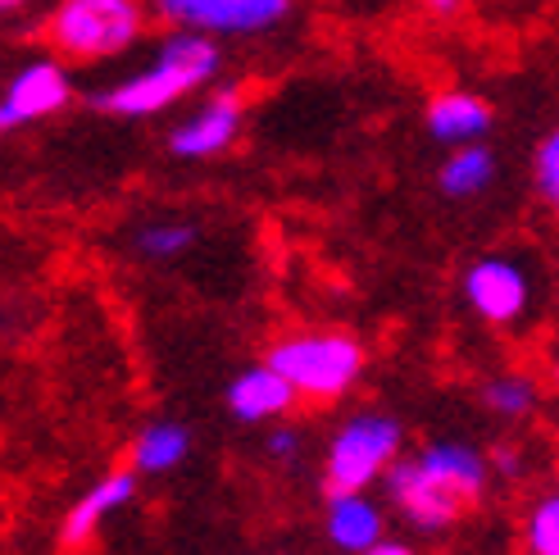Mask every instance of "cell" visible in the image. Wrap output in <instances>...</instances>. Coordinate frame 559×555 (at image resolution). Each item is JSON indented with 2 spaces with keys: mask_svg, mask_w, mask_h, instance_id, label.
I'll return each mask as SVG.
<instances>
[{
  "mask_svg": "<svg viewBox=\"0 0 559 555\" xmlns=\"http://www.w3.org/2000/svg\"><path fill=\"white\" fill-rule=\"evenodd\" d=\"M386 492L401 519L418 533H445L460 515L487 492V456L464 441H432L418 456H405L386 469Z\"/></svg>",
  "mask_w": 559,
  "mask_h": 555,
  "instance_id": "6da1fadb",
  "label": "cell"
},
{
  "mask_svg": "<svg viewBox=\"0 0 559 555\" xmlns=\"http://www.w3.org/2000/svg\"><path fill=\"white\" fill-rule=\"evenodd\" d=\"M218 64H223V55H218L214 37L178 33L174 27V33L164 37V46L155 50V60L128 73L123 82H115V87H105L96 96V105L119 119H151V115H164L169 105H178L182 96L201 92L218 73Z\"/></svg>",
  "mask_w": 559,
  "mask_h": 555,
  "instance_id": "7a4b0ae2",
  "label": "cell"
},
{
  "mask_svg": "<svg viewBox=\"0 0 559 555\" xmlns=\"http://www.w3.org/2000/svg\"><path fill=\"white\" fill-rule=\"evenodd\" d=\"M146 0H60L46 37L69 64H105L128 55L146 33Z\"/></svg>",
  "mask_w": 559,
  "mask_h": 555,
  "instance_id": "3957f363",
  "label": "cell"
},
{
  "mask_svg": "<svg viewBox=\"0 0 559 555\" xmlns=\"http://www.w3.org/2000/svg\"><path fill=\"white\" fill-rule=\"evenodd\" d=\"M264 365L287 378L296 401H342L365 378V346L342 328H305L273 342Z\"/></svg>",
  "mask_w": 559,
  "mask_h": 555,
  "instance_id": "277c9868",
  "label": "cell"
},
{
  "mask_svg": "<svg viewBox=\"0 0 559 555\" xmlns=\"http://www.w3.org/2000/svg\"><path fill=\"white\" fill-rule=\"evenodd\" d=\"M401 447H405V428L391 414H378V410L355 414L328 441V456H323L328 492H369L401 460Z\"/></svg>",
  "mask_w": 559,
  "mask_h": 555,
  "instance_id": "5b68a950",
  "label": "cell"
},
{
  "mask_svg": "<svg viewBox=\"0 0 559 555\" xmlns=\"http://www.w3.org/2000/svg\"><path fill=\"white\" fill-rule=\"evenodd\" d=\"M155 14L178 33L250 37L283 23L292 14V0H155Z\"/></svg>",
  "mask_w": 559,
  "mask_h": 555,
  "instance_id": "8992f818",
  "label": "cell"
},
{
  "mask_svg": "<svg viewBox=\"0 0 559 555\" xmlns=\"http://www.w3.org/2000/svg\"><path fill=\"white\" fill-rule=\"evenodd\" d=\"M73 101V78L60 60H33L23 64L10 87L0 92V132H23L33 123H46L50 115Z\"/></svg>",
  "mask_w": 559,
  "mask_h": 555,
  "instance_id": "52a82bcc",
  "label": "cell"
},
{
  "mask_svg": "<svg viewBox=\"0 0 559 555\" xmlns=\"http://www.w3.org/2000/svg\"><path fill=\"white\" fill-rule=\"evenodd\" d=\"M464 296L478 319H487L491 328H510L533 305V278L510 256H487L464 273Z\"/></svg>",
  "mask_w": 559,
  "mask_h": 555,
  "instance_id": "ba28073f",
  "label": "cell"
},
{
  "mask_svg": "<svg viewBox=\"0 0 559 555\" xmlns=\"http://www.w3.org/2000/svg\"><path fill=\"white\" fill-rule=\"evenodd\" d=\"M241 96L237 92H218L205 105H195L191 115L169 132V151L178 160H214L223 151H233V142L241 137Z\"/></svg>",
  "mask_w": 559,
  "mask_h": 555,
  "instance_id": "9c48e42d",
  "label": "cell"
},
{
  "mask_svg": "<svg viewBox=\"0 0 559 555\" xmlns=\"http://www.w3.org/2000/svg\"><path fill=\"white\" fill-rule=\"evenodd\" d=\"M136 496V474L132 469H115V474H105L100 483H92L87 492L73 501V510L64 515V529H60V542L69 546V551H78V546H87L92 538H96V529L100 523L115 515V510H123L128 501Z\"/></svg>",
  "mask_w": 559,
  "mask_h": 555,
  "instance_id": "30bf717a",
  "label": "cell"
},
{
  "mask_svg": "<svg viewBox=\"0 0 559 555\" xmlns=\"http://www.w3.org/2000/svg\"><path fill=\"white\" fill-rule=\"evenodd\" d=\"M378 538H386L382 506L369 492H328V542L337 551H369Z\"/></svg>",
  "mask_w": 559,
  "mask_h": 555,
  "instance_id": "8fae6325",
  "label": "cell"
},
{
  "mask_svg": "<svg viewBox=\"0 0 559 555\" xmlns=\"http://www.w3.org/2000/svg\"><path fill=\"white\" fill-rule=\"evenodd\" d=\"M296 405V392L287 387V378L269 369V365H255L228 382V410L237 414L241 424H269V420H283V414Z\"/></svg>",
  "mask_w": 559,
  "mask_h": 555,
  "instance_id": "7c38bea8",
  "label": "cell"
},
{
  "mask_svg": "<svg viewBox=\"0 0 559 555\" xmlns=\"http://www.w3.org/2000/svg\"><path fill=\"white\" fill-rule=\"evenodd\" d=\"M491 128V105L468 92H445L428 105V132L445 146H468L483 142Z\"/></svg>",
  "mask_w": 559,
  "mask_h": 555,
  "instance_id": "4fadbf2b",
  "label": "cell"
},
{
  "mask_svg": "<svg viewBox=\"0 0 559 555\" xmlns=\"http://www.w3.org/2000/svg\"><path fill=\"white\" fill-rule=\"evenodd\" d=\"M191 456V433L182 424H146L132 441V474H174Z\"/></svg>",
  "mask_w": 559,
  "mask_h": 555,
  "instance_id": "5bb4252c",
  "label": "cell"
},
{
  "mask_svg": "<svg viewBox=\"0 0 559 555\" xmlns=\"http://www.w3.org/2000/svg\"><path fill=\"white\" fill-rule=\"evenodd\" d=\"M491 178H496V155L487 146H478V142L451 151L445 164H441V191L445 197H455V201L483 197V191L491 187Z\"/></svg>",
  "mask_w": 559,
  "mask_h": 555,
  "instance_id": "9a60e30c",
  "label": "cell"
},
{
  "mask_svg": "<svg viewBox=\"0 0 559 555\" xmlns=\"http://www.w3.org/2000/svg\"><path fill=\"white\" fill-rule=\"evenodd\" d=\"M483 401L491 405V414H500V420H527V414L542 405V382L533 374H523V369L496 374L483 387Z\"/></svg>",
  "mask_w": 559,
  "mask_h": 555,
  "instance_id": "2e32d148",
  "label": "cell"
},
{
  "mask_svg": "<svg viewBox=\"0 0 559 555\" xmlns=\"http://www.w3.org/2000/svg\"><path fill=\"white\" fill-rule=\"evenodd\" d=\"M523 542H527V555H559V496L555 492L527 510Z\"/></svg>",
  "mask_w": 559,
  "mask_h": 555,
  "instance_id": "e0dca14e",
  "label": "cell"
},
{
  "mask_svg": "<svg viewBox=\"0 0 559 555\" xmlns=\"http://www.w3.org/2000/svg\"><path fill=\"white\" fill-rule=\"evenodd\" d=\"M195 241V228L191 224H178V219H164V224H151L142 237H136V246H142V256L151 260H174L182 256L187 246Z\"/></svg>",
  "mask_w": 559,
  "mask_h": 555,
  "instance_id": "ac0fdd59",
  "label": "cell"
},
{
  "mask_svg": "<svg viewBox=\"0 0 559 555\" xmlns=\"http://www.w3.org/2000/svg\"><path fill=\"white\" fill-rule=\"evenodd\" d=\"M533 187H537V197L542 201H559V137H542V146L533 155Z\"/></svg>",
  "mask_w": 559,
  "mask_h": 555,
  "instance_id": "d6986e66",
  "label": "cell"
},
{
  "mask_svg": "<svg viewBox=\"0 0 559 555\" xmlns=\"http://www.w3.org/2000/svg\"><path fill=\"white\" fill-rule=\"evenodd\" d=\"M264 451L277 460V464H292L300 456V433L296 428H273L269 441H264Z\"/></svg>",
  "mask_w": 559,
  "mask_h": 555,
  "instance_id": "ffe728a7",
  "label": "cell"
},
{
  "mask_svg": "<svg viewBox=\"0 0 559 555\" xmlns=\"http://www.w3.org/2000/svg\"><path fill=\"white\" fill-rule=\"evenodd\" d=\"M487 469H500V474H519L523 460H519V451H514V456H510V451H496V456L487 460Z\"/></svg>",
  "mask_w": 559,
  "mask_h": 555,
  "instance_id": "44dd1931",
  "label": "cell"
},
{
  "mask_svg": "<svg viewBox=\"0 0 559 555\" xmlns=\"http://www.w3.org/2000/svg\"><path fill=\"white\" fill-rule=\"evenodd\" d=\"M359 555H414L405 542H391V538H378L369 551H359Z\"/></svg>",
  "mask_w": 559,
  "mask_h": 555,
  "instance_id": "7402d4cb",
  "label": "cell"
},
{
  "mask_svg": "<svg viewBox=\"0 0 559 555\" xmlns=\"http://www.w3.org/2000/svg\"><path fill=\"white\" fill-rule=\"evenodd\" d=\"M460 5H464V0H424V10H428V14H455Z\"/></svg>",
  "mask_w": 559,
  "mask_h": 555,
  "instance_id": "603a6c76",
  "label": "cell"
},
{
  "mask_svg": "<svg viewBox=\"0 0 559 555\" xmlns=\"http://www.w3.org/2000/svg\"><path fill=\"white\" fill-rule=\"evenodd\" d=\"M27 5V0H0V19H10V14H19Z\"/></svg>",
  "mask_w": 559,
  "mask_h": 555,
  "instance_id": "cb8c5ba5",
  "label": "cell"
}]
</instances>
